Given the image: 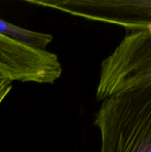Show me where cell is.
I'll use <instances>...</instances> for the list:
<instances>
[{
  "instance_id": "2",
  "label": "cell",
  "mask_w": 151,
  "mask_h": 152,
  "mask_svg": "<svg viewBox=\"0 0 151 152\" xmlns=\"http://www.w3.org/2000/svg\"><path fill=\"white\" fill-rule=\"evenodd\" d=\"M151 86V26L127 33L101 62L96 99Z\"/></svg>"
},
{
  "instance_id": "7",
  "label": "cell",
  "mask_w": 151,
  "mask_h": 152,
  "mask_svg": "<svg viewBox=\"0 0 151 152\" xmlns=\"http://www.w3.org/2000/svg\"><path fill=\"white\" fill-rule=\"evenodd\" d=\"M0 80H2V79H0Z\"/></svg>"
},
{
  "instance_id": "3",
  "label": "cell",
  "mask_w": 151,
  "mask_h": 152,
  "mask_svg": "<svg viewBox=\"0 0 151 152\" xmlns=\"http://www.w3.org/2000/svg\"><path fill=\"white\" fill-rule=\"evenodd\" d=\"M73 16L121 26L130 32L151 26V0H26Z\"/></svg>"
},
{
  "instance_id": "5",
  "label": "cell",
  "mask_w": 151,
  "mask_h": 152,
  "mask_svg": "<svg viewBox=\"0 0 151 152\" xmlns=\"http://www.w3.org/2000/svg\"><path fill=\"white\" fill-rule=\"evenodd\" d=\"M0 35L28 47L44 51L53 41V36L19 27L0 18Z\"/></svg>"
},
{
  "instance_id": "4",
  "label": "cell",
  "mask_w": 151,
  "mask_h": 152,
  "mask_svg": "<svg viewBox=\"0 0 151 152\" xmlns=\"http://www.w3.org/2000/svg\"><path fill=\"white\" fill-rule=\"evenodd\" d=\"M62 73L58 56L0 35V79L53 84Z\"/></svg>"
},
{
  "instance_id": "6",
  "label": "cell",
  "mask_w": 151,
  "mask_h": 152,
  "mask_svg": "<svg viewBox=\"0 0 151 152\" xmlns=\"http://www.w3.org/2000/svg\"><path fill=\"white\" fill-rule=\"evenodd\" d=\"M11 83L12 82L5 80V79L0 80V104L2 103V102L4 100V98L8 95V94L12 90Z\"/></svg>"
},
{
  "instance_id": "1",
  "label": "cell",
  "mask_w": 151,
  "mask_h": 152,
  "mask_svg": "<svg viewBox=\"0 0 151 152\" xmlns=\"http://www.w3.org/2000/svg\"><path fill=\"white\" fill-rule=\"evenodd\" d=\"M100 152H151V86L112 95L94 117Z\"/></svg>"
}]
</instances>
